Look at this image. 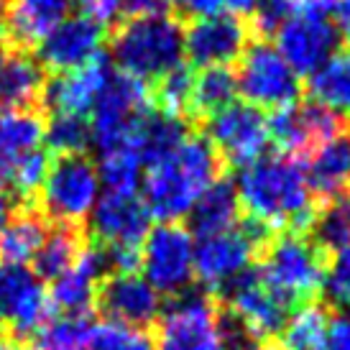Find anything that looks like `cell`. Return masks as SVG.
<instances>
[{
    "label": "cell",
    "mask_w": 350,
    "mask_h": 350,
    "mask_svg": "<svg viewBox=\"0 0 350 350\" xmlns=\"http://www.w3.org/2000/svg\"><path fill=\"white\" fill-rule=\"evenodd\" d=\"M241 210L248 220L271 230H307L314 220V195H312L301 164L286 154H263L261 159L241 166L233 182Z\"/></svg>",
    "instance_id": "6da1fadb"
},
{
    "label": "cell",
    "mask_w": 350,
    "mask_h": 350,
    "mask_svg": "<svg viewBox=\"0 0 350 350\" xmlns=\"http://www.w3.org/2000/svg\"><path fill=\"white\" fill-rule=\"evenodd\" d=\"M223 159L204 136H189L172 156L148 166L141 189L151 217L161 223H176L189 215L207 187L220 179Z\"/></svg>",
    "instance_id": "7a4b0ae2"
},
{
    "label": "cell",
    "mask_w": 350,
    "mask_h": 350,
    "mask_svg": "<svg viewBox=\"0 0 350 350\" xmlns=\"http://www.w3.org/2000/svg\"><path fill=\"white\" fill-rule=\"evenodd\" d=\"M110 59L118 72L151 85L185 64V26L169 13L123 21L110 39Z\"/></svg>",
    "instance_id": "3957f363"
},
{
    "label": "cell",
    "mask_w": 350,
    "mask_h": 350,
    "mask_svg": "<svg viewBox=\"0 0 350 350\" xmlns=\"http://www.w3.org/2000/svg\"><path fill=\"white\" fill-rule=\"evenodd\" d=\"M325 271L327 256L317 248V243L304 233L286 230L273 241H266L261 269L256 273L269 286V292L292 312L314 301L322 292Z\"/></svg>",
    "instance_id": "277c9868"
},
{
    "label": "cell",
    "mask_w": 350,
    "mask_h": 350,
    "mask_svg": "<svg viewBox=\"0 0 350 350\" xmlns=\"http://www.w3.org/2000/svg\"><path fill=\"white\" fill-rule=\"evenodd\" d=\"M154 350H230L225 312L207 294L185 292L156 317Z\"/></svg>",
    "instance_id": "5b68a950"
},
{
    "label": "cell",
    "mask_w": 350,
    "mask_h": 350,
    "mask_svg": "<svg viewBox=\"0 0 350 350\" xmlns=\"http://www.w3.org/2000/svg\"><path fill=\"white\" fill-rule=\"evenodd\" d=\"M98 166L88 154L57 156L39 189L41 215L57 225L79 228L100 200Z\"/></svg>",
    "instance_id": "8992f818"
},
{
    "label": "cell",
    "mask_w": 350,
    "mask_h": 350,
    "mask_svg": "<svg viewBox=\"0 0 350 350\" xmlns=\"http://www.w3.org/2000/svg\"><path fill=\"white\" fill-rule=\"evenodd\" d=\"M151 110L148 88L138 79L113 69L100 98L90 110V146L100 154L131 146L141 118Z\"/></svg>",
    "instance_id": "52a82bcc"
},
{
    "label": "cell",
    "mask_w": 350,
    "mask_h": 350,
    "mask_svg": "<svg viewBox=\"0 0 350 350\" xmlns=\"http://www.w3.org/2000/svg\"><path fill=\"white\" fill-rule=\"evenodd\" d=\"M238 95L258 110H282L299 103L301 77L279 54L271 39H256L238 59Z\"/></svg>",
    "instance_id": "ba28073f"
},
{
    "label": "cell",
    "mask_w": 350,
    "mask_h": 350,
    "mask_svg": "<svg viewBox=\"0 0 350 350\" xmlns=\"http://www.w3.org/2000/svg\"><path fill=\"white\" fill-rule=\"evenodd\" d=\"M269 241V233L245 220L225 233L204 235L195 241V279L207 292H225L235 279L251 271L258 248Z\"/></svg>",
    "instance_id": "9c48e42d"
},
{
    "label": "cell",
    "mask_w": 350,
    "mask_h": 350,
    "mask_svg": "<svg viewBox=\"0 0 350 350\" xmlns=\"http://www.w3.org/2000/svg\"><path fill=\"white\" fill-rule=\"evenodd\" d=\"M146 279L161 297H179L195 282V235L179 223H159L141 243Z\"/></svg>",
    "instance_id": "30bf717a"
},
{
    "label": "cell",
    "mask_w": 350,
    "mask_h": 350,
    "mask_svg": "<svg viewBox=\"0 0 350 350\" xmlns=\"http://www.w3.org/2000/svg\"><path fill=\"white\" fill-rule=\"evenodd\" d=\"M204 138L217 156L233 166H248L261 159L271 144L269 118L248 103H230L220 113L204 118Z\"/></svg>",
    "instance_id": "8fae6325"
},
{
    "label": "cell",
    "mask_w": 350,
    "mask_h": 350,
    "mask_svg": "<svg viewBox=\"0 0 350 350\" xmlns=\"http://www.w3.org/2000/svg\"><path fill=\"white\" fill-rule=\"evenodd\" d=\"M51 317L49 289L29 263L0 261V327L16 338L33 335Z\"/></svg>",
    "instance_id": "7c38bea8"
},
{
    "label": "cell",
    "mask_w": 350,
    "mask_h": 350,
    "mask_svg": "<svg viewBox=\"0 0 350 350\" xmlns=\"http://www.w3.org/2000/svg\"><path fill=\"white\" fill-rule=\"evenodd\" d=\"M340 44L342 36L335 21L317 13H294L273 33V46L299 77H307L322 67L335 51L342 49Z\"/></svg>",
    "instance_id": "4fadbf2b"
},
{
    "label": "cell",
    "mask_w": 350,
    "mask_h": 350,
    "mask_svg": "<svg viewBox=\"0 0 350 350\" xmlns=\"http://www.w3.org/2000/svg\"><path fill=\"white\" fill-rule=\"evenodd\" d=\"M251 44V26L238 16H204L185 26V59L197 69L230 67Z\"/></svg>",
    "instance_id": "5bb4252c"
},
{
    "label": "cell",
    "mask_w": 350,
    "mask_h": 350,
    "mask_svg": "<svg viewBox=\"0 0 350 350\" xmlns=\"http://www.w3.org/2000/svg\"><path fill=\"white\" fill-rule=\"evenodd\" d=\"M107 41V26L85 13L69 16L36 46V62L54 75L72 72L103 57Z\"/></svg>",
    "instance_id": "9a60e30c"
},
{
    "label": "cell",
    "mask_w": 350,
    "mask_h": 350,
    "mask_svg": "<svg viewBox=\"0 0 350 350\" xmlns=\"http://www.w3.org/2000/svg\"><path fill=\"white\" fill-rule=\"evenodd\" d=\"M90 233L105 248H141L151 230V213L138 192H105L88 217Z\"/></svg>",
    "instance_id": "2e32d148"
},
{
    "label": "cell",
    "mask_w": 350,
    "mask_h": 350,
    "mask_svg": "<svg viewBox=\"0 0 350 350\" xmlns=\"http://www.w3.org/2000/svg\"><path fill=\"white\" fill-rule=\"evenodd\" d=\"M340 131H345V120L312 100L273 110V116L269 118L271 144L279 146V154L286 156L310 154L312 148L338 136Z\"/></svg>",
    "instance_id": "e0dca14e"
},
{
    "label": "cell",
    "mask_w": 350,
    "mask_h": 350,
    "mask_svg": "<svg viewBox=\"0 0 350 350\" xmlns=\"http://www.w3.org/2000/svg\"><path fill=\"white\" fill-rule=\"evenodd\" d=\"M225 297V312L233 317L256 342H263L279 335L284 322L289 317V310L276 299L269 286L258 279V273H243L241 279H235L223 292Z\"/></svg>",
    "instance_id": "ac0fdd59"
},
{
    "label": "cell",
    "mask_w": 350,
    "mask_h": 350,
    "mask_svg": "<svg viewBox=\"0 0 350 350\" xmlns=\"http://www.w3.org/2000/svg\"><path fill=\"white\" fill-rule=\"evenodd\" d=\"M113 75V64L107 57H98L85 67L62 72L46 79L41 92V105L51 116H90V110L100 98L103 88Z\"/></svg>",
    "instance_id": "d6986e66"
},
{
    "label": "cell",
    "mask_w": 350,
    "mask_h": 350,
    "mask_svg": "<svg viewBox=\"0 0 350 350\" xmlns=\"http://www.w3.org/2000/svg\"><path fill=\"white\" fill-rule=\"evenodd\" d=\"M107 263L100 245H82L79 256L67 271L51 279L49 301L59 314H90L100 294Z\"/></svg>",
    "instance_id": "ffe728a7"
},
{
    "label": "cell",
    "mask_w": 350,
    "mask_h": 350,
    "mask_svg": "<svg viewBox=\"0 0 350 350\" xmlns=\"http://www.w3.org/2000/svg\"><path fill=\"white\" fill-rule=\"evenodd\" d=\"M98 301L107 320L131 327H146L161 314V294L136 271L110 273L103 279Z\"/></svg>",
    "instance_id": "44dd1931"
},
{
    "label": "cell",
    "mask_w": 350,
    "mask_h": 350,
    "mask_svg": "<svg viewBox=\"0 0 350 350\" xmlns=\"http://www.w3.org/2000/svg\"><path fill=\"white\" fill-rule=\"evenodd\" d=\"M75 0H8L5 31L16 49H36L41 41L72 16Z\"/></svg>",
    "instance_id": "7402d4cb"
},
{
    "label": "cell",
    "mask_w": 350,
    "mask_h": 350,
    "mask_svg": "<svg viewBox=\"0 0 350 350\" xmlns=\"http://www.w3.org/2000/svg\"><path fill=\"white\" fill-rule=\"evenodd\" d=\"M312 195L325 200L350 195V133L340 131L338 136L322 141L307 154V164L301 166Z\"/></svg>",
    "instance_id": "603a6c76"
},
{
    "label": "cell",
    "mask_w": 350,
    "mask_h": 350,
    "mask_svg": "<svg viewBox=\"0 0 350 350\" xmlns=\"http://www.w3.org/2000/svg\"><path fill=\"white\" fill-rule=\"evenodd\" d=\"M46 75L26 49L0 46V107H33L41 103Z\"/></svg>",
    "instance_id": "cb8c5ba5"
},
{
    "label": "cell",
    "mask_w": 350,
    "mask_h": 350,
    "mask_svg": "<svg viewBox=\"0 0 350 350\" xmlns=\"http://www.w3.org/2000/svg\"><path fill=\"white\" fill-rule=\"evenodd\" d=\"M187 136H189V126L185 123V118L169 116V113L151 107L146 116L141 118L131 146L138 154L144 169H148L174 154Z\"/></svg>",
    "instance_id": "d4e9b609"
},
{
    "label": "cell",
    "mask_w": 350,
    "mask_h": 350,
    "mask_svg": "<svg viewBox=\"0 0 350 350\" xmlns=\"http://www.w3.org/2000/svg\"><path fill=\"white\" fill-rule=\"evenodd\" d=\"M187 217H189V233L197 238L225 233V230L235 228L238 217H241V202H238L235 185L223 176L215 179L200 195Z\"/></svg>",
    "instance_id": "484cf974"
},
{
    "label": "cell",
    "mask_w": 350,
    "mask_h": 350,
    "mask_svg": "<svg viewBox=\"0 0 350 350\" xmlns=\"http://www.w3.org/2000/svg\"><path fill=\"white\" fill-rule=\"evenodd\" d=\"M307 95L335 116H350V49H338L322 67L307 75Z\"/></svg>",
    "instance_id": "4316f807"
},
{
    "label": "cell",
    "mask_w": 350,
    "mask_h": 350,
    "mask_svg": "<svg viewBox=\"0 0 350 350\" xmlns=\"http://www.w3.org/2000/svg\"><path fill=\"white\" fill-rule=\"evenodd\" d=\"M46 120L33 107H0V164L41 148Z\"/></svg>",
    "instance_id": "83f0119b"
},
{
    "label": "cell",
    "mask_w": 350,
    "mask_h": 350,
    "mask_svg": "<svg viewBox=\"0 0 350 350\" xmlns=\"http://www.w3.org/2000/svg\"><path fill=\"white\" fill-rule=\"evenodd\" d=\"M46 233H49L46 217L36 210L10 215V220L0 233V261L31 263L33 256L39 253Z\"/></svg>",
    "instance_id": "f1b7e54d"
},
{
    "label": "cell",
    "mask_w": 350,
    "mask_h": 350,
    "mask_svg": "<svg viewBox=\"0 0 350 350\" xmlns=\"http://www.w3.org/2000/svg\"><path fill=\"white\" fill-rule=\"evenodd\" d=\"M238 100V79L230 67H207L195 75L189 116L210 118Z\"/></svg>",
    "instance_id": "f546056e"
},
{
    "label": "cell",
    "mask_w": 350,
    "mask_h": 350,
    "mask_svg": "<svg viewBox=\"0 0 350 350\" xmlns=\"http://www.w3.org/2000/svg\"><path fill=\"white\" fill-rule=\"evenodd\" d=\"M49 151L46 148H33L26 154L10 159L0 164V189H5L16 200H31L39 195L44 179L49 174Z\"/></svg>",
    "instance_id": "4dcf8cb0"
},
{
    "label": "cell",
    "mask_w": 350,
    "mask_h": 350,
    "mask_svg": "<svg viewBox=\"0 0 350 350\" xmlns=\"http://www.w3.org/2000/svg\"><path fill=\"white\" fill-rule=\"evenodd\" d=\"M82 251V235L77 228L69 225H57L54 230L46 233L44 243H41L39 253L33 256V271L39 279H57L62 271H67L69 266L75 263V258Z\"/></svg>",
    "instance_id": "1f68e13d"
},
{
    "label": "cell",
    "mask_w": 350,
    "mask_h": 350,
    "mask_svg": "<svg viewBox=\"0 0 350 350\" xmlns=\"http://www.w3.org/2000/svg\"><path fill=\"white\" fill-rule=\"evenodd\" d=\"M95 322L90 314H51L33 332V350H82L88 348Z\"/></svg>",
    "instance_id": "d6a6232c"
},
{
    "label": "cell",
    "mask_w": 350,
    "mask_h": 350,
    "mask_svg": "<svg viewBox=\"0 0 350 350\" xmlns=\"http://www.w3.org/2000/svg\"><path fill=\"white\" fill-rule=\"evenodd\" d=\"M312 241L325 256L340 253L350 245V195L327 200V204L314 213L312 220Z\"/></svg>",
    "instance_id": "836d02e7"
},
{
    "label": "cell",
    "mask_w": 350,
    "mask_h": 350,
    "mask_svg": "<svg viewBox=\"0 0 350 350\" xmlns=\"http://www.w3.org/2000/svg\"><path fill=\"white\" fill-rule=\"evenodd\" d=\"M330 314L320 304H304L286 317L282 327V348L284 350H317V345L325 338Z\"/></svg>",
    "instance_id": "e575fe53"
},
{
    "label": "cell",
    "mask_w": 350,
    "mask_h": 350,
    "mask_svg": "<svg viewBox=\"0 0 350 350\" xmlns=\"http://www.w3.org/2000/svg\"><path fill=\"white\" fill-rule=\"evenodd\" d=\"M95 166L105 192H138L144 179V164L133 146H120L100 154V161Z\"/></svg>",
    "instance_id": "d590c367"
},
{
    "label": "cell",
    "mask_w": 350,
    "mask_h": 350,
    "mask_svg": "<svg viewBox=\"0 0 350 350\" xmlns=\"http://www.w3.org/2000/svg\"><path fill=\"white\" fill-rule=\"evenodd\" d=\"M192 82H195V72L187 64H179L176 69L166 72L164 77L151 82V88H148L151 107L161 110V113H169V116H189Z\"/></svg>",
    "instance_id": "8d00e7d4"
},
{
    "label": "cell",
    "mask_w": 350,
    "mask_h": 350,
    "mask_svg": "<svg viewBox=\"0 0 350 350\" xmlns=\"http://www.w3.org/2000/svg\"><path fill=\"white\" fill-rule=\"evenodd\" d=\"M44 141L59 156L85 154L90 148V123L85 116H51L46 120Z\"/></svg>",
    "instance_id": "74e56055"
},
{
    "label": "cell",
    "mask_w": 350,
    "mask_h": 350,
    "mask_svg": "<svg viewBox=\"0 0 350 350\" xmlns=\"http://www.w3.org/2000/svg\"><path fill=\"white\" fill-rule=\"evenodd\" d=\"M90 350H154V340L144 327H131L123 322L105 320L92 327Z\"/></svg>",
    "instance_id": "f35d334b"
},
{
    "label": "cell",
    "mask_w": 350,
    "mask_h": 350,
    "mask_svg": "<svg viewBox=\"0 0 350 350\" xmlns=\"http://www.w3.org/2000/svg\"><path fill=\"white\" fill-rule=\"evenodd\" d=\"M299 10V0H256L253 8V29L261 39H273L284 21H289Z\"/></svg>",
    "instance_id": "ab89813d"
},
{
    "label": "cell",
    "mask_w": 350,
    "mask_h": 350,
    "mask_svg": "<svg viewBox=\"0 0 350 350\" xmlns=\"http://www.w3.org/2000/svg\"><path fill=\"white\" fill-rule=\"evenodd\" d=\"M322 292L330 297L335 307L350 312V245L335 253V258L325 271Z\"/></svg>",
    "instance_id": "60d3db41"
},
{
    "label": "cell",
    "mask_w": 350,
    "mask_h": 350,
    "mask_svg": "<svg viewBox=\"0 0 350 350\" xmlns=\"http://www.w3.org/2000/svg\"><path fill=\"white\" fill-rule=\"evenodd\" d=\"M253 8H256V0H189L185 13H189L192 18L220 16V13L245 18V16H253Z\"/></svg>",
    "instance_id": "b9f144b4"
},
{
    "label": "cell",
    "mask_w": 350,
    "mask_h": 350,
    "mask_svg": "<svg viewBox=\"0 0 350 350\" xmlns=\"http://www.w3.org/2000/svg\"><path fill=\"white\" fill-rule=\"evenodd\" d=\"M317 350H350V312L330 317L325 338L317 345Z\"/></svg>",
    "instance_id": "7bdbcfd3"
},
{
    "label": "cell",
    "mask_w": 350,
    "mask_h": 350,
    "mask_svg": "<svg viewBox=\"0 0 350 350\" xmlns=\"http://www.w3.org/2000/svg\"><path fill=\"white\" fill-rule=\"evenodd\" d=\"M166 0H118V18H146L156 13H166Z\"/></svg>",
    "instance_id": "ee69618b"
},
{
    "label": "cell",
    "mask_w": 350,
    "mask_h": 350,
    "mask_svg": "<svg viewBox=\"0 0 350 350\" xmlns=\"http://www.w3.org/2000/svg\"><path fill=\"white\" fill-rule=\"evenodd\" d=\"M75 5L103 26L118 21V0H75Z\"/></svg>",
    "instance_id": "f6af8a7d"
},
{
    "label": "cell",
    "mask_w": 350,
    "mask_h": 350,
    "mask_svg": "<svg viewBox=\"0 0 350 350\" xmlns=\"http://www.w3.org/2000/svg\"><path fill=\"white\" fill-rule=\"evenodd\" d=\"M335 26L340 36L350 44V0H338L335 3Z\"/></svg>",
    "instance_id": "bcb514c9"
},
{
    "label": "cell",
    "mask_w": 350,
    "mask_h": 350,
    "mask_svg": "<svg viewBox=\"0 0 350 350\" xmlns=\"http://www.w3.org/2000/svg\"><path fill=\"white\" fill-rule=\"evenodd\" d=\"M10 215H13V197L5 189H0V233H3L5 223L10 220Z\"/></svg>",
    "instance_id": "7dc6e473"
},
{
    "label": "cell",
    "mask_w": 350,
    "mask_h": 350,
    "mask_svg": "<svg viewBox=\"0 0 350 350\" xmlns=\"http://www.w3.org/2000/svg\"><path fill=\"white\" fill-rule=\"evenodd\" d=\"M5 8H8V0H0V44L8 36V31H5Z\"/></svg>",
    "instance_id": "c3c4849f"
},
{
    "label": "cell",
    "mask_w": 350,
    "mask_h": 350,
    "mask_svg": "<svg viewBox=\"0 0 350 350\" xmlns=\"http://www.w3.org/2000/svg\"><path fill=\"white\" fill-rule=\"evenodd\" d=\"M0 350H26V348H21L10 335H3V332H0Z\"/></svg>",
    "instance_id": "681fc988"
},
{
    "label": "cell",
    "mask_w": 350,
    "mask_h": 350,
    "mask_svg": "<svg viewBox=\"0 0 350 350\" xmlns=\"http://www.w3.org/2000/svg\"><path fill=\"white\" fill-rule=\"evenodd\" d=\"M166 3H169V5H176V8H182V10H185V8H187V3H189V0H166Z\"/></svg>",
    "instance_id": "f907efd6"
},
{
    "label": "cell",
    "mask_w": 350,
    "mask_h": 350,
    "mask_svg": "<svg viewBox=\"0 0 350 350\" xmlns=\"http://www.w3.org/2000/svg\"><path fill=\"white\" fill-rule=\"evenodd\" d=\"M263 350H284V348H263Z\"/></svg>",
    "instance_id": "816d5d0a"
},
{
    "label": "cell",
    "mask_w": 350,
    "mask_h": 350,
    "mask_svg": "<svg viewBox=\"0 0 350 350\" xmlns=\"http://www.w3.org/2000/svg\"><path fill=\"white\" fill-rule=\"evenodd\" d=\"M82 350H90V348H82Z\"/></svg>",
    "instance_id": "f5cc1de1"
}]
</instances>
